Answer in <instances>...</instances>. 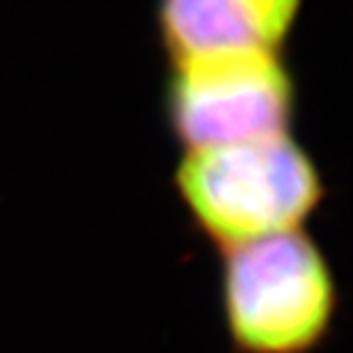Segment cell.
Wrapping results in <instances>:
<instances>
[{"label": "cell", "instance_id": "cell-1", "mask_svg": "<svg viewBox=\"0 0 353 353\" xmlns=\"http://www.w3.org/2000/svg\"><path fill=\"white\" fill-rule=\"evenodd\" d=\"M174 188L195 228L221 250L303 230L326 197L314 159L289 133L186 152Z\"/></svg>", "mask_w": 353, "mask_h": 353}, {"label": "cell", "instance_id": "cell-2", "mask_svg": "<svg viewBox=\"0 0 353 353\" xmlns=\"http://www.w3.org/2000/svg\"><path fill=\"white\" fill-rule=\"evenodd\" d=\"M221 299L236 353H316L340 307L333 268L303 230L225 248Z\"/></svg>", "mask_w": 353, "mask_h": 353}, {"label": "cell", "instance_id": "cell-3", "mask_svg": "<svg viewBox=\"0 0 353 353\" xmlns=\"http://www.w3.org/2000/svg\"><path fill=\"white\" fill-rule=\"evenodd\" d=\"M170 65L163 108L186 152L289 133L296 81L280 53H218Z\"/></svg>", "mask_w": 353, "mask_h": 353}, {"label": "cell", "instance_id": "cell-4", "mask_svg": "<svg viewBox=\"0 0 353 353\" xmlns=\"http://www.w3.org/2000/svg\"><path fill=\"white\" fill-rule=\"evenodd\" d=\"M303 0H159L157 30L170 62L218 53H282Z\"/></svg>", "mask_w": 353, "mask_h": 353}]
</instances>
